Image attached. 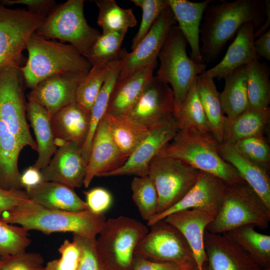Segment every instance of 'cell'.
Masks as SVG:
<instances>
[{"label":"cell","mask_w":270,"mask_h":270,"mask_svg":"<svg viewBox=\"0 0 270 270\" xmlns=\"http://www.w3.org/2000/svg\"><path fill=\"white\" fill-rule=\"evenodd\" d=\"M266 16L264 0H236L208 4L200 28L203 62H214L243 24L252 22L258 30L264 24Z\"/></svg>","instance_id":"cell-1"},{"label":"cell","mask_w":270,"mask_h":270,"mask_svg":"<svg viewBox=\"0 0 270 270\" xmlns=\"http://www.w3.org/2000/svg\"><path fill=\"white\" fill-rule=\"evenodd\" d=\"M0 219L18 224L27 230H37L46 234L71 232L80 236L96 238L106 218L89 210L68 212L52 209L28 200L12 208L0 212Z\"/></svg>","instance_id":"cell-2"},{"label":"cell","mask_w":270,"mask_h":270,"mask_svg":"<svg viewBox=\"0 0 270 270\" xmlns=\"http://www.w3.org/2000/svg\"><path fill=\"white\" fill-rule=\"evenodd\" d=\"M26 49L28 57L21 66L26 87L33 88L46 78L60 72L88 73L92 67L73 46L50 41L34 32Z\"/></svg>","instance_id":"cell-3"},{"label":"cell","mask_w":270,"mask_h":270,"mask_svg":"<svg viewBox=\"0 0 270 270\" xmlns=\"http://www.w3.org/2000/svg\"><path fill=\"white\" fill-rule=\"evenodd\" d=\"M220 143L211 133L178 130L158 156L180 160L195 168L232 184L244 180L221 157Z\"/></svg>","instance_id":"cell-4"},{"label":"cell","mask_w":270,"mask_h":270,"mask_svg":"<svg viewBox=\"0 0 270 270\" xmlns=\"http://www.w3.org/2000/svg\"><path fill=\"white\" fill-rule=\"evenodd\" d=\"M270 208L244 181L227 184L220 210L206 230L214 234L226 233L238 227L254 224L267 228Z\"/></svg>","instance_id":"cell-5"},{"label":"cell","mask_w":270,"mask_h":270,"mask_svg":"<svg viewBox=\"0 0 270 270\" xmlns=\"http://www.w3.org/2000/svg\"><path fill=\"white\" fill-rule=\"evenodd\" d=\"M187 40L178 26H174L158 54L160 65L156 78L172 86L174 96L173 115L179 110L196 76L206 64L198 63L186 52Z\"/></svg>","instance_id":"cell-6"},{"label":"cell","mask_w":270,"mask_h":270,"mask_svg":"<svg viewBox=\"0 0 270 270\" xmlns=\"http://www.w3.org/2000/svg\"><path fill=\"white\" fill-rule=\"evenodd\" d=\"M148 232L141 222L126 216L106 220L96 238L104 270H132L136 248Z\"/></svg>","instance_id":"cell-7"},{"label":"cell","mask_w":270,"mask_h":270,"mask_svg":"<svg viewBox=\"0 0 270 270\" xmlns=\"http://www.w3.org/2000/svg\"><path fill=\"white\" fill-rule=\"evenodd\" d=\"M84 0H68L57 5L34 32L46 38L68 42L84 57L101 34L84 17Z\"/></svg>","instance_id":"cell-8"},{"label":"cell","mask_w":270,"mask_h":270,"mask_svg":"<svg viewBox=\"0 0 270 270\" xmlns=\"http://www.w3.org/2000/svg\"><path fill=\"white\" fill-rule=\"evenodd\" d=\"M21 66L22 60H16L0 68V119L24 147L37 151L26 120V84Z\"/></svg>","instance_id":"cell-9"},{"label":"cell","mask_w":270,"mask_h":270,"mask_svg":"<svg viewBox=\"0 0 270 270\" xmlns=\"http://www.w3.org/2000/svg\"><path fill=\"white\" fill-rule=\"evenodd\" d=\"M138 243L136 257L158 262H173L185 270L198 268L192 251L182 233L164 219L150 226Z\"/></svg>","instance_id":"cell-10"},{"label":"cell","mask_w":270,"mask_h":270,"mask_svg":"<svg viewBox=\"0 0 270 270\" xmlns=\"http://www.w3.org/2000/svg\"><path fill=\"white\" fill-rule=\"evenodd\" d=\"M200 172L180 160L155 156L150 164L148 176L158 194L156 215L166 211L180 200L194 185Z\"/></svg>","instance_id":"cell-11"},{"label":"cell","mask_w":270,"mask_h":270,"mask_svg":"<svg viewBox=\"0 0 270 270\" xmlns=\"http://www.w3.org/2000/svg\"><path fill=\"white\" fill-rule=\"evenodd\" d=\"M46 16L24 9H10L0 3V68L22 60L27 42Z\"/></svg>","instance_id":"cell-12"},{"label":"cell","mask_w":270,"mask_h":270,"mask_svg":"<svg viewBox=\"0 0 270 270\" xmlns=\"http://www.w3.org/2000/svg\"><path fill=\"white\" fill-rule=\"evenodd\" d=\"M174 107L172 88L154 76L135 104L126 114L151 129L174 117Z\"/></svg>","instance_id":"cell-13"},{"label":"cell","mask_w":270,"mask_h":270,"mask_svg":"<svg viewBox=\"0 0 270 270\" xmlns=\"http://www.w3.org/2000/svg\"><path fill=\"white\" fill-rule=\"evenodd\" d=\"M176 22L168 6L162 12L147 34L130 52L124 49L121 69L118 78L132 72L150 65H156L158 54Z\"/></svg>","instance_id":"cell-14"},{"label":"cell","mask_w":270,"mask_h":270,"mask_svg":"<svg viewBox=\"0 0 270 270\" xmlns=\"http://www.w3.org/2000/svg\"><path fill=\"white\" fill-rule=\"evenodd\" d=\"M178 130V124L174 117L150 129L148 134L122 166L116 170L103 174L100 177L148 175V168L152 160L172 140Z\"/></svg>","instance_id":"cell-15"},{"label":"cell","mask_w":270,"mask_h":270,"mask_svg":"<svg viewBox=\"0 0 270 270\" xmlns=\"http://www.w3.org/2000/svg\"><path fill=\"white\" fill-rule=\"evenodd\" d=\"M88 73L64 72L51 75L32 89L27 95L28 100L38 104L52 116L76 102L77 89Z\"/></svg>","instance_id":"cell-16"},{"label":"cell","mask_w":270,"mask_h":270,"mask_svg":"<svg viewBox=\"0 0 270 270\" xmlns=\"http://www.w3.org/2000/svg\"><path fill=\"white\" fill-rule=\"evenodd\" d=\"M225 188L226 183L221 178L200 171L195 184L184 196L166 211L154 216L147 225L150 226L171 214L188 209L204 210L216 216L222 204Z\"/></svg>","instance_id":"cell-17"},{"label":"cell","mask_w":270,"mask_h":270,"mask_svg":"<svg viewBox=\"0 0 270 270\" xmlns=\"http://www.w3.org/2000/svg\"><path fill=\"white\" fill-rule=\"evenodd\" d=\"M204 247L207 260L204 270H261L248 254L226 233L206 230Z\"/></svg>","instance_id":"cell-18"},{"label":"cell","mask_w":270,"mask_h":270,"mask_svg":"<svg viewBox=\"0 0 270 270\" xmlns=\"http://www.w3.org/2000/svg\"><path fill=\"white\" fill-rule=\"evenodd\" d=\"M48 164L40 170L43 182H54L72 188L84 185L88 163L82 157L80 148L64 142L58 146Z\"/></svg>","instance_id":"cell-19"},{"label":"cell","mask_w":270,"mask_h":270,"mask_svg":"<svg viewBox=\"0 0 270 270\" xmlns=\"http://www.w3.org/2000/svg\"><path fill=\"white\" fill-rule=\"evenodd\" d=\"M215 216L204 210L192 208L178 211L164 219L176 228L189 245L198 270H204L207 258L204 247L206 227Z\"/></svg>","instance_id":"cell-20"},{"label":"cell","mask_w":270,"mask_h":270,"mask_svg":"<svg viewBox=\"0 0 270 270\" xmlns=\"http://www.w3.org/2000/svg\"><path fill=\"white\" fill-rule=\"evenodd\" d=\"M126 160L112 140L104 116L92 139L84 186L87 188L95 176L119 168Z\"/></svg>","instance_id":"cell-21"},{"label":"cell","mask_w":270,"mask_h":270,"mask_svg":"<svg viewBox=\"0 0 270 270\" xmlns=\"http://www.w3.org/2000/svg\"><path fill=\"white\" fill-rule=\"evenodd\" d=\"M256 30V27L252 22L243 24L236 33V38L222 60L202 74L220 80L236 68L258 60L254 44Z\"/></svg>","instance_id":"cell-22"},{"label":"cell","mask_w":270,"mask_h":270,"mask_svg":"<svg viewBox=\"0 0 270 270\" xmlns=\"http://www.w3.org/2000/svg\"><path fill=\"white\" fill-rule=\"evenodd\" d=\"M156 66H146L118 78L112 88L106 114L112 116L127 114L153 77Z\"/></svg>","instance_id":"cell-23"},{"label":"cell","mask_w":270,"mask_h":270,"mask_svg":"<svg viewBox=\"0 0 270 270\" xmlns=\"http://www.w3.org/2000/svg\"><path fill=\"white\" fill-rule=\"evenodd\" d=\"M178 27L186 38L191 50V58L203 62L200 50V28L206 6L212 0L192 2L187 0H166Z\"/></svg>","instance_id":"cell-24"},{"label":"cell","mask_w":270,"mask_h":270,"mask_svg":"<svg viewBox=\"0 0 270 270\" xmlns=\"http://www.w3.org/2000/svg\"><path fill=\"white\" fill-rule=\"evenodd\" d=\"M219 153L223 160L236 170L240 177L270 208L269 172L243 156L238 151L234 144H220Z\"/></svg>","instance_id":"cell-25"},{"label":"cell","mask_w":270,"mask_h":270,"mask_svg":"<svg viewBox=\"0 0 270 270\" xmlns=\"http://www.w3.org/2000/svg\"><path fill=\"white\" fill-rule=\"evenodd\" d=\"M25 190L30 200L48 208L68 212L88 210L73 188L60 183L43 182Z\"/></svg>","instance_id":"cell-26"},{"label":"cell","mask_w":270,"mask_h":270,"mask_svg":"<svg viewBox=\"0 0 270 270\" xmlns=\"http://www.w3.org/2000/svg\"><path fill=\"white\" fill-rule=\"evenodd\" d=\"M26 112L38 145V156L33 166L40 170L48 164L57 150L52 116L43 106L33 101L26 102Z\"/></svg>","instance_id":"cell-27"},{"label":"cell","mask_w":270,"mask_h":270,"mask_svg":"<svg viewBox=\"0 0 270 270\" xmlns=\"http://www.w3.org/2000/svg\"><path fill=\"white\" fill-rule=\"evenodd\" d=\"M52 122L56 138L74 142L81 148L88 134L90 114L76 102L52 116Z\"/></svg>","instance_id":"cell-28"},{"label":"cell","mask_w":270,"mask_h":270,"mask_svg":"<svg viewBox=\"0 0 270 270\" xmlns=\"http://www.w3.org/2000/svg\"><path fill=\"white\" fill-rule=\"evenodd\" d=\"M270 119V108L256 109L248 107L234 118L229 119L226 116L222 126V143L234 144L243 138L264 136Z\"/></svg>","instance_id":"cell-29"},{"label":"cell","mask_w":270,"mask_h":270,"mask_svg":"<svg viewBox=\"0 0 270 270\" xmlns=\"http://www.w3.org/2000/svg\"><path fill=\"white\" fill-rule=\"evenodd\" d=\"M23 148L0 119V188L7 190H22L18 159Z\"/></svg>","instance_id":"cell-30"},{"label":"cell","mask_w":270,"mask_h":270,"mask_svg":"<svg viewBox=\"0 0 270 270\" xmlns=\"http://www.w3.org/2000/svg\"><path fill=\"white\" fill-rule=\"evenodd\" d=\"M104 118L112 140L126 159L150 130L126 114H106Z\"/></svg>","instance_id":"cell-31"},{"label":"cell","mask_w":270,"mask_h":270,"mask_svg":"<svg viewBox=\"0 0 270 270\" xmlns=\"http://www.w3.org/2000/svg\"><path fill=\"white\" fill-rule=\"evenodd\" d=\"M225 84L219 97L224 114L232 119L249 106L247 92L246 66H241L224 78Z\"/></svg>","instance_id":"cell-32"},{"label":"cell","mask_w":270,"mask_h":270,"mask_svg":"<svg viewBox=\"0 0 270 270\" xmlns=\"http://www.w3.org/2000/svg\"><path fill=\"white\" fill-rule=\"evenodd\" d=\"M122 63V58L110 65L104 83L90 110L88 134L80 148L82 155L87 163L90 156L93 138L100 122L106 112L110 98L118 78Z\"/></svg>","instance_id":"cell-33"},{"label":"cell","mask_w":270,"mask_h":270,"mask_svg":"<svg viewBox=\"0 0 270 270\" xmlns=\"http://www.w3.org/2000/svg\"><path fill=\"white\" fill-rule=\"evenodd\" d=\"M254 224L242 226L227 235L260 268L270 264V236L258 232Z\"/></svg>","instance_id":"cell-34"},{"label":"cell","mask_w":270,"mask_h":270,"mask_svg":"<svg viewBox=\"0 0 270 270\" xmlns=\"http://www.w3.org/2000/svg\"><path fill=\"white\" fill-rule=\"evenodd\" d=\"M199 98L208 120L212 134L221 144L225 116L214 79L202 74L196 78Z\"/></svg>","instance_id":"cell-35"},{"label":"cell","mask_w":270,"mask_h":270,"mask_svg":"<svg viewBox=\"0 0 270 270\" xmlns=\"http://www.w3.org/2000/svg\"><path fill=\"white\" fill-rule=\"evenodd\" d=\"M173 116L176 121L179 130L212 134L199 98L196 78L179 110Z\"/></svg>","instance_id":"cell-36"},{"label":"cell","mask_w":270,"mask_h":270,"mask_svg":"<svg viewBox=\"0 0 270 270\" xmlns=\"http://www.w3.org/2000/svg\"><path fill=\"white\" fill-rule=\"evenodd\" d=\"M249 108L266 109L270 103V68L256 60L246 65Z\"/></svg>","instance_id":"cell-37"},{"label":"cell","mask_w":270,"mask_h":270,"mask_svg":"<svg viewBox=\"0 0 270 270\" xmlns=\"http://www.w3.org/2000/svg\"><path fill=\"white\" fill-rule=\"evenodd\" d=\"M98 8V24L102 33L128 30L137 24V20L131 8H122L114 0H96Z\"/></svg>","instance_id":"cell-38"},{"label":"cell","mask_w":270,"mask_h":270,"mask_svg":"<svg viewBox=\"0 0 270 270\" xmlns=\"http://www.w3.org/2000/svg\"><path fill=\"white\" fill-rule=\"evenodd\" d=\"M127 31L102 33L86 56L91 65L108 66L120 59L124 50L120 46Z\"/></svg>","instance_id":"cell-39"},{"label":"cell","mask_w":270,"mask_h":270,"mask_svg":"<svg viewBox=\"0 0 270 270\" xmlns=\"http://www.w3.org/2000/svg\"><path fill=\"white\" fill-rule=\"evenodd\" d=\"M132 200L141 217L148 222L156 214L158 194L148 175L135 176L131 182Z\"/></svg>","instance_id":"cell-40"},{"label":"cell","mask_w":270,"mask_h":270,"mask_svg":"<svg viewBox=\"0 0 270 270\" xmlns=\"http://www.w3.org/2000/svg\"><path fill=\"white\" fill-rule=\"evenodd\" d=\"M110 65L92 66L78 86L76 90V102L83 109L90 114L92 105L104 83Z\"/></svg>","instance_id":"cell-41"},{"label":"cell","mask_w":270,"mask_h":270,"mask_svg":"<svg viewBox=\"0 0 270 270\" xmlns=\"http://www.w3.org/2000/svg\"><path fill=\"white\" fill-rule=\"evenodd\" d=\"M28 230L0 219V257L26 252L30 244Z\"/></svg>","instance_id":"cell-42"},{"label":"cell","mask_w":270,"mask_h":270,"mask_svg":"<svg viewBox=\"0 0 270 270\" xmlns=\"http://www.w3.org/2000/svg\"><path fill=\"white\" fill-rule=\"evenodd\" d=\"M238 151L248 160L269 172L270 148L264 136L240 140L234 144Z\"/></svg>","instance_id":"cell-43"},{"label":"cell","mask_w":270,"mask_h":270,"mask_svg":"<svg viewBox=\"0 0 270 270\" xmlns=\"http://www.w3.org/2000/svg\"><path fill=\"white\" fill-rule=\"evenodd\" d=\"M131 2L142 10L140 26L132 41V50L147 34L168 4L166 0H131Z\"/></svg>","instance_id":"cell-44"},{"label":"cell","mask_w":270,"mask_h":270,"mask_svg":"<svg viewBox=\"0 0 270 270\" xmlns=\"http://www.w3.org/2000/svg\"><path fill=\"white\" fill-rule=\"evenodd\" d=\"M72 241L80 250L77 270H104L96 249V238L73 234Z\"/></svg>","instance_id":"cell-45"},{"label":"cell","mask_w":270,"mask_h":270,"mask_svg":"<svg viewBox=\"0 0 270 270\" xmlns=\"http://www.w3.org/2000/svg\"><path fill=\"white\" fill-rule=\"evenodd\" d=\"M0 270H46L44 260L38 252H24L0 257Z\"/></svg>","instance_id":"cell-46"},{"label":"cell","mask_w":270,"mask_h":270,"mask_svg":"<svg viewBox=\"0 0 270 270\" xmlns=\"http://www.w3.org/2000/svg\"><path fill=\"white\" fill-rule=\"evenodd\" d=\"M60 258L48 262L46 270H77L80 250L74 241L65 240L58 248Z\"/></svg>","instance_id":"cell-47"},{"label":"cell","mask_w":270,"mask_h":270,"mask_svg":"<svg viewBox=\"0 0 270 270\" xmlns=\"http://www.w3.org/2000/svg\"><path fill=\"white\" fill-rule=\"evenodd\" d=\"M84 194L88 210L94 212L103 214L112 204L110 193L103 188H94L84 192Z\"/></svg>","instance_id":"cell-48"},{"label":"cell","mask_w":270,"mask_h":270,"mask_svg":"<svg viewBox=\"0 0 270 270\" xmlns=\"http://www.w3.org/2000/svg\"><path fill=\"white\" fill-rule=\"evenodd\" d=\"M0 3L4 6L17 4L26 5L28 11L46 17L57 6L54 0H0Z\"/></svg>","instance_id":"cell-49"},{"label":"cell","mask_w":270,"mask_h":270,"mask_svg":"<svg viewBox=\"0 0 270 270\" xmlns=\"http://www.w3.org/2000/svg\"><path fill=\"white\" fill-rule=\"evenodd\" d=\"M30 200L25 190H7L0 188V212Z\"/></svg>","instance_id":"cell-50"},{"label":"cell","mask_w":270,"mask_h":270,"mask_svg":"<svg viewBox=\"0 0 270 270\" xmlns=\"http://www.w3.org/2000/svg\"><path fill=\"white\" fill-rule=\"evenodd\" d=\"M132 270H185L173 262H158L136 257Z\"/></svg>","instance_id":"cell-51"},{"label":"cell","mask_w":270,"mask_h":270,"mask_svg":"<svg viewBox=\"0 0 270 270\" xmlns=\"http://www.w3.org/2000/svg\"><path fill=\"white\" fill-rule=\"evenodd\" d=\"M43 182L40 170L30 166L21 174L20 183L24 190Z\"/></svg>","instance_id":"cell-52"},{"label":"cell","mask_w":270,"mask_h":270,"mask_svg":"<svg viewBox=\"0 0 270 270\" xmlns=\"http://www.w3.org/2000/svg\"><path fill=\"white\" fill-rule=\"evenodd\" d=\"M254 48L257 56L270 60V30L254 40Z\"/></svg>","instance_id":"cell-53"},{"label":"cell","mask_w":270,"mask_h":270,"mask_svg":"<svg viewBox=\"0 0 270 270\" xmlns=\"http://www.w3.org/2000/svg\"><path fill=\"white\" fill-rule=\"evenodd\" d=\"M265 12L266 19L264 22L260 26V28L256 30L254 33V40L270 30V0H265Z\"/></svg>","instance_id":"cell-54"},{"label":"cell","mask_w":270,"mask_h":270,"mask_svg":"<svg viewBox=\"0 0 270 270\" xmlns=\"http://www.w3.org/2000/svg\"><path fill=\"white\" fill-rule=\"evenodd\" d=\"M261 270H270V264L262 268Z\"/></svg>","instance_id":"cell-55"},{"label":"cell","mask_w":270,"mask_h":270,"mask_svg":"<svg viewBox=\"0 0 270 270\" xmlns=\"http://www.w3.org/2000/svg\"><path fill=\"white\" fill-rule=\"evenodd\" d=\"M198 270V268H196V269H194V270Z\"/></svg>","instance_id":"cell-56"},{"label":"cell","mask_w":270,"mask_h":270,"mask_svg":"<svg viewBox=\"0 0 270 270\" xmlns=\"http://www.w3.org/2000/svg\"><path fill=\"white\" fill-rule=\"evenodd\" d=\"M0 266H1V264H0Z\"/></svg>","instance_id":"cell-57"},{"label":"cell","mask_w":270,"mask_h":270,"mask_svg":"<svg viewBox=\"0 0 270 270\" xmlns=\"http://www.w3.org/2000/svg\"></svg>","instance_id":"cell-58"}]
</instances>
